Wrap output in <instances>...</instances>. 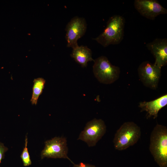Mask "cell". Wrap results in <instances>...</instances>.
Wrapping results in <instances>:
<instances>
[{"label":"cell","mask_w":167,"mask_h":167,"mask_svg":"<svg viewBox=\"0 0 167 167\" xmlns=\"http://www.w3.org/2000/svg\"><path fill=\"white\" fill-rule=\"evenodd\" d=\"M149 150L160 167H167V128L157 124L152 131Z\"/></svg>","instance_id":"cell-1"},{"label":"cell","mask_w":167,"mask_h":167,"mask_svg":"<svg viewBox=\"0 0 167 167\" xmlns=\"http://www.w3.org/2000/svg\"><path fill=\"white\" fill-rule=\"evenodd\" d=\"M125 23L122 16L115 15L111 16L103 31L93 39L105 47L119 44L123 38Z\"/></svg>","instance_id":"cell-2"},{"label":"cell","mask_w":167,"mask_h":167,"mask_svg":"<svg viewBox=\"0 0 167 167\" xmlns=\"http://www.w3.org/2000/svg\"><path fill=\"white\" fill-rule=\"evenodd\" d=\"M140 127L133 122L124 123L117 130L113 139L115 148L125 150L137 143L140 137Z\"/></svg>","instance_id":"cell-3"},{"label":"cell","mask_w":167,"mask_h":167,"mask_svg":"<svg viewBox=\"0 0 167 167\" xmlns=\"http://www.w3.org/2000/svg\"><path fill=\"white\" fill-rule=\"evenodd\" d=\"M94 62L93 74L101 83L111 84L119 78L120 72L119 67L112 65L106 57L101 56L94 60Z\"/></svg>","instance_id":"cell-4"},{"label":"cell","mask_w":167,"mask_h":167,"mask_svg":"<svg viewBox=\"0 0 167 167\" xmlns=\"http://www.w3.org/2000/svg\"><path fill=\"white\" fill-rule=\"evenodd\" d=\"M106 131V127L104 121L95 118L86 123L78 140L84 142L89 147H93L104 135Z\"/></svg>","instance_id":"cell-5"},{"label":"cell","mask_w":167,"mask_h":167,"mask_svg":"<svg viewBox=\"0 0 167 167\" xmlns=\"http://www.w3.org/2000/svg\"><path fill=\"white\" fill-rule=\"evenodd\" d=\"M45 146L41 154V158H65L69 160L67 156V140L64 137H55L45 142Z\"/></svg>","instance_id":"cell-6"},{"label":"cell","mask_w":167,"mask_h":167,"mask_svg":"<svg viewBox=\"0 0 167 167\" xmlns=\"http://www.w3.org/2000/svg\"><path fill=\"white\" fill-rule=\"evenodd\" d=\"M87 24L85 19L75 16L67 24L66 28V46L73 49L78 46L77 41L86 32Z\"/></svg>","instance_id":"cell-7"},{"label":"cell","mask_w":167,"mask_h":167,"mask_svg":"<svg viewBox=\"0 0 167 167\" xmlns=\"http://www.w3.org/2000/svg\"><path fill=\"white\" fill-rule=\"evenodd\" d=\"M161 69L154 63L148 61L142 62L138 69L140 81L145 86L156 89L161 75Z\"/></svg>","instance_id":"cell-8"},{"label":"cell","mask_w":167,"mask_h":167,"mask_svg":"<svg viewBox=\"0 0 167 167\" xmlns=\"http://www.w3.org/2000/svg\"><path fill=\"white\" fill-rule=\"evenodd\" d=\"M135 8L143 16L154 20L158 15L167 13V10L156 0H135Z\"/></svg>","instance_id":"cell-9"},{"label":"cell","mask_w":167,"mask_h":167,"mask_svg":"<svg viewBox=\"0 0 167 167\" xmlns=\"http://www.w3.org/2000/svg\"><path fill=\"white\" fill-rule=\"evenodd\" d=\"M155 58L154 63L161 68L167 64V39L156 38L146 45Z\"/></svg>","instance_id":"cell-10"},{"label":"cell","mask_w":167,"mask_h":167,"mask_svg":"<svg viewBox=\"0 0 167 167\" xmlns=\"http://www.w3.org/2000/svg\"><path fill=\"white\" fill-rule=\"evenodd\" d=\"M167 105V95L165 94L151 101L141 102L139 107L141 109V112H147V118L152 117L155 119L157 117L160 110Z\"/></svg>","instance_id":"cell-11"},{"label":"cell","mask_w":167,"mask_h":167,"mask_svg":"<svg viewBox=\"0 0 167 167\" xmlns=\"http://www.w3.org/2000/svg\"><path fill=\"white\" fill-rule=\"evenodd\" d=\"M71 56L83 67H86L88 62L93 61L91 50L86 46H78L73 49Z\"/></svg>","instance_id":"cell-12"},{"label":"cell","mask_w":167,"mask_h":167,"mask_svg":"<svg viewBox=\"0 0 167 167\" xmlns=\"http://www.w3.org/2000/svg\"><path fill=\"white\" fill-rule=\"evenodd\" d=\"M33 82L32 93L31 101L32 105H36L39 96L44 88L45 80L42 78H38L35 79Z\"/></svg>","instance_id":"cell-13"},{"label":"cell","mask_w":167,"mask_h":167,"mask_svg":"<svg viewBox=\"0 0 167 167\" xmlns=\"http://www.w3.org/2000/svg\"><path fill=\"white\" fill-rule=\"evenodd\" d=\"M28 143L27 135L25 136V145L20 155V157L24 166H27L30 165L32 162L27 148Z\"/></svg>","instance_id":"cell-14"},{"label":"cell","mask_w":167,"mask_h":167,"mask_svg":"<svg viewBox=\"0 0 167 167\" xmlns=\"http://www.w3.org/2000/svg\"><path fill=\"white\" fill-rule=\"evenodd\" d=\"M8 150V148L0 142V164L2 160L4 158L5 153Z\"/></svg>","instance_id":"cell-15"},{"label":"cell","mask_w":167,"mask_h":167,"mask_svg":"<svg viewBox=\"0 0 167 167\" xmlns=\"http://www.w3.org/2000/svg\"><path fill=\"white\" fill-rule=\"evenodd\" d=\"M73 164V167H96L94 165L84 163L82 162L79 164H75L74 163Z\"/></svg>","instance_id":"cell-16"}]
</instances>
